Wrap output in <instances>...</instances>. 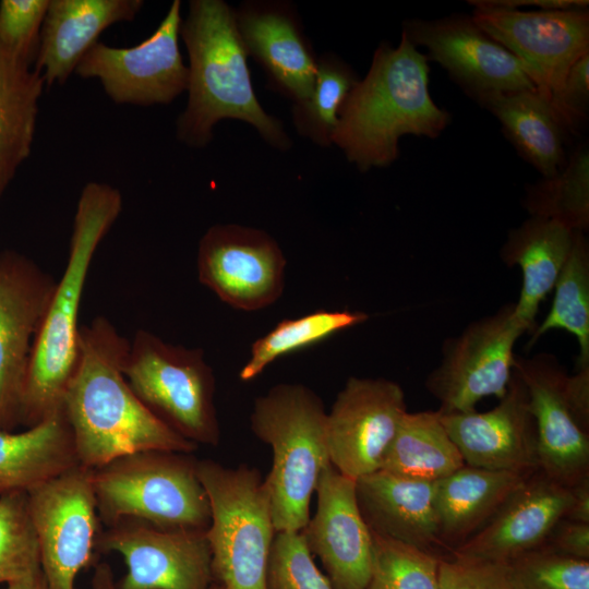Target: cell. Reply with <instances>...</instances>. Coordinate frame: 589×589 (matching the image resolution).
Listing matches in <instances>:
<instances>
[{
    "label": "cell",
    "instance_id": "42",
    "mask_svg": "<svg viewBox=\"0 0 589 589\" xmlns=\"http://www.w3.org/2000/svg\"><path fill=\"white\" fill-rule=\"evenodd\" d=\"M548 549L577 558H589V524L561 519L549 534Z\"/></svg>",
    "mask_w": 589,
    "mask_h": 589
},
{
    "label": "cell",
    "instance_id": "38",
    "mask_svg": "<svg viewBox=\"0 0 589 589\" xmlns=\"http://www.w3.org/2000/svg\"><path fill=\"white\" fill-rule=\"evenodd\" d=\"M266 589H335L315 565L302 532H276L266 569Z\"/></svg>",
    "mask_w": 589,
    "mask_h": 589
},
{
    "label": "cell",
    "instance_id": "6",
    "mask_svg": "<svg viewBox=\"0 0 589 589\" xmlns=\"http://www.w3.org/2000/svg\"><path fill=\"white\" fill-rule=\"evenodd\" d=\"M189 454L143 450L92 470L97 512L106 527L136 519L168 529L206 530L211 509Z\"/></svg>",
    "mask_w": 589,
    "mask_h": 589
},
{
    "label": "cell",
    "instance_id": "36",
    "mask_svg": "<svg viewBox=\"0 0 589 589\" xmlns=\"http://www.w3.org/2000/svg\"><path fill=\"white\" fill-rule=\"evenodd\" d=\"M40 568L39 548L27 493L0 496V584L21 579Z\"/></svg>",
    "mask_w": 589,
    "mask_h": 589
},
{
    "label": "cell",
    "instance_id": "16",
    "mask_svg": "<svg viewBox=\"0 0 589 589\" xmlns=\"http://www.w3.org/2000/svg\"><path fill=\"white\" fill-rule=\"evenodd\" d=\"M56 280L32 259L0 252V431L21 425V400L33 341Z\"/></svg>",
    "mask_w": 589,
    "mask_h": 589
},
{
    "label": "cell",
    "instance_id": "17",
    "mask_svg": "<svg viewBox=\"0 0 589 589\" xmlns=\"http://www.w3.org/2000/svg\"><path fill=\"white\" fill-rule=\"evenodd\" d=\"M406 412L396 382L349 377L326 417L333 467L353 480L380 470Z\"/></svg>",
    "mask_w": 589,
    "mask_h": 589
},
{
    "label": "cell",
    "instance_id": "43",
    "mask_svg": "<svg viewBox=\"0 0 589 589\" xmlns=\"http://www.w3.org/2000/svg\"><path fill=\"white\" fill-rule=\"evenodd\" d=\"M496 7L520 9L524 7L537 8V10H569L587 9V0H485Z\"/></svg>",
    "mask_w": 589,
    "mask_h": 589
},
{
    "label": "cell",
    "instance_id": "47",
    "mask_svg": "<svg viewBox=\"0 0 589 589\" xmlns=\"http://www.w3.org/2000/svg\"><path fill=\"white\" fill-rule=\"evenodd\" d=\"M208 589H224L219 584L211 585Z\"/></svg>",
    "mask_w": 589,
    "mask_h": 589
},
{
    "label": "cell",
    "instance_id": "37",
    "mask_svg": "<svg viewBox=\"0 0 589 589\" xmlns=\"http://www.w3.org/2000/svg\"><path fill=\"white\" fill-rule=\"evenodd\" d=\"M512 589H589V561L548 548L506 563Z\"/></svg>",
    "mask_w": 589,
    "mask_h": 589
},
{
    "label": "cell",
    "instance_id": "30",
    "mask_svg": "<svg viewBox=\"0 0 589 589\" xmlns=\"http://www.w3.org/2000/svg\"><path fill=\"white\" fill-rule=\"evenodd\" d=\"M464 466V459L445 430L438 411H407L380 470L436 482Z\"/></svg>",
    "mask_w": 589,
    "mask_h": 589
},
{
    "label": "cell",
    "instance_id": "35",
    "mask_svg": "<svg viewBox=\"0 0 589 589\" xmlns=\"http://www.w3.org/2000/svg\"><path fill=\"white\" fill-rule=\"evenodd\" d=\"M373 558L366 589H438L440 558L428 550L372 532Z\"/></svg>",
    "mask_w": 589,
    "mask_h": 589
},
{
    "label": "cell",
    "instance_id": "3",
    "mask_svg": "<svg viewBox=\"0 0 589 589\" xmlns=\"http://www.w3.org/2000/svg\"><path fill=\"white\" fill-rule=\"evenodd\" d=\"M180 36L189 56L188 101L177 120V136L204 147L225 119L243 121L269 146L287 151L292 142L281 121L260 104L239 37L233 8L224 0H191Z\"/></svg>",
    "mask_w": 589,
    "mask_h": 589
},
{
    "label": "cell",
    "instance_id": "7",
    "mask_svg": "<svg viewBox=\"0 0 589 589\" xmlns=\"http://www.w3.org/2000/svg\"><path fill=\"white\" fill-rule=\"evenodd\" d=\"M211 521L205 531L214 577L224 589H266V569L276 534L269 494L260 472L245 465L196 461Z\"/></svg>",
    "mask_w": 589,
    "mask_h": 589
},
{
    "label": "cell",
    "instance_id": "28",
    "mask_svg": "<svg viewBox=\"0 0 589 589\" xmlns=\"http://www.w3.org/2000/svg\"><path fill=\"white\" fill-rule=\"evenodd\" d=\"M476 101L497 119L505 137L542 177L564 166L567 132L536 89L485 94Z\"/></svg>",
    "mask_w": 589,
    "mask_h": 589
},
{
    "label": "cell",
    "instance_id": "13",
    "mask_svg": "<svg viewBox=\"0 0 589 589\" xmlns=\"http://www.w3.org/2000/svg\"><path fill=\"white\" fill-rule=\"evenodd\" d=\"M181 22V2L175 0L148 38L129 48L97 41L75 72L97 79L117 104H169L188 85V67L179 49Z\"/></svg>",
    "mask_w": 589,
    "mask_h": 589
},
{
    "label": "cell",
    "instance_id": "20",
    "mask_svg": "<svg viewBox=\"0 0 589 589\" xmlns=\"http://www.w3.org/2000/svg\"><path fill=\"white\" fill-rule=\"evenodd\" d=\"M316 510L301 531L335 589H366L372 568L373 536L360 510L356 480L333 465L316 485Z\"/></svg>",
    "mask_w": 589,
    "mask_h": 589
},
{
    "label": "cell",
    "instance_id": "18",
    "mask_svg": "<svg viewBox=\"0 0 589 589\" xmlns=\"http://www.w3.org/2000/svg\"><path fill=\"white\" fill-rule=\"evenodd\" d=\"M401 34L417 48H426L428 60L441 64L473 100L485 94L536 89L518 59L471 15L408 20Z\"/></svg>",
    "mask_w": 589,
    "mask_h": 589
},
{
    "label": "cell",
    "instance_id": "46",
    "mask_svg": "<svg viewBox=\"0 0 589 589\" xmlns=\"http://www.w3.org/2000/svg\"><path fill=\"white\" fill-rule=\"evenodd\" d=\"M4 589H47V586L39 568L21 579L7 584Z\"/></svg>",
    "mask_w": 589,
    "mask_h": 589
},
{
    "label": "cell",
    "instance_id": "33",
    "mask_svg": "<svg viewBox=\"0 0 589 589\" xmlns=\"http://www.w3.org/2000/svg\"><path fill=\"white\" fill-rule=\"evenodd\" d=\"M522 207L530 216L555 220L574 231L589 226V149L580 144L564 166L526 189Z\"/></svg>",
    "mask_w": 589,
    "mask_h": 589
},
{
    "label": "cell",
    "instance_id": "5",
    "mask_svg": "<svg viewBox=\"0 0 589 589\" xmlns=\"http://www.w3.org/2000/svg\"><path fill=\"white\" fill-rule=\"evenodd\" d=\"M322 399L301 384H278L255 399L251 430L271 446L273 465L264 479L276 532L302 531L310 502L330 465Z\"/></svg>",
    "mask_w": 589,
    "mask_h": 589
},
{
    "label": "cell",
    "instance_id": "4",
    "mask_svg": "<svg viewBox=\"0 0 589 589\" xmlns=\"http://www.w3.org/2000/svg\"><path fill=\"white\" fill-rule=\"evenodd\" d=\"M121 209L118 189L101 182H88L82 189L68 261L33 341L21 400L25 429L62 409L79 359V313L89 266Z\"/></svg>",
    "mask_w": 589,
    "mask_h": 589
},
{
    "label": "cell",
    "instance_id": "12",
    "mask_svg": "<svg viewBox=\"0 0 589 589\" xmlns=\"http://www.w3.org/2000/svg\"><path fill=\"white\" fill-rule=\"evenodd\" d=\"M91 477L79 465L27 493L47 589H76L92 563L100 519Z\"/></svg>",
    "mask_w": 589,
    "mask_h": 589
},
{
    "label": "cell",
    "instance_id": "34",
    "mask_svg": "<svg viewBox=\"0 0 589 589\" xmlns=\"http://www.w3.org/2000/svg\"><path fill=\"white\" fill-rule=\"evenodd\" d=\"M368 317L360 311L316 310L297 318H285L253 342L250 359L240 370L239 377L251 381L276 359L318 344Z\"/></svg>",
    "mask_w": 589,
    "mask_h": 589
},
{
    "label": "cell",
    "instance_id": "41",
    "mask_svg": "<svg viewBox=\"0 0 589 589\" xmlns=\"http://www.w3.org/2000/svg\"><path fill=\"white\" fill-rule=\"evenodd\" d=\"M588 106L589 52L572 65L551 107L566 132L575 133L587 119Z\"/></svg>",
    "mask_w": 589,
    "mask_h": 589
},
{
    "label": "cell",
    "instance_id": "21",
    "mask_svg": "<svg viewBox=\"0 0 589 589\" xmlns=\"http://www.w3.org/2000/svg\"><path fill=\"white\" fill-rule=\"evenodd\" d=\"M438 413L465 465L490 470H539L536 424L525 384L515 370L506 394L493 409Z\"/></svg>",
    "mask_w": 589,
    "mask_h": 589
},
{
    "label": "cell",
    "instance_id": "24",
    "mask_svg": "<svg viewBox=\"0 0 589 589\" xmlns=\"http://www.w3.org/2000/svg\"><path fill=\"white\" fill-rule=\"evenodd\" d=\"M434 483L384 470L357 479L358 504L371 531L424 550L441 540Z\"/></svg>",
    "mask_w": 589,
    "mask_h": 589
},
{
    "label": "cell",
    "instance_id": "10",
    "mask_svg": "<svg viewBox=\"0 0 589 589\" xmlns=\"http://www.w3.org/2000/svg\"><path fill=\"white\" fill-rule=\"evenodd\" d=\"M514 370L525 384L537 432L539 470L572 486L589 476V402L556 358L516 357Z\"/></svg>",
    "mask_w": 589,
    "mask_h": 589
},
{
    "label": "cell",
    "instance_id": "27",
    "mask_svg": "<svg viewBox=\"0 0 589 589\" xmlns=\"http://www.w3.org/2000/svg\"><path fill=\"white\" fill-rule=\"evenodd\" d=\"M532 473L465 465L436 481L434 506L440 539L462 543L481 528Z\"/></svg>",
    "mask_w": 589,
    "mask_h": 589
},
{
    "label": "cell",
    "instance_id": "19",
    "mask_svg": "<svg viewBox=\"0 0 589 589\" xmlns=\"http://www.w3.org/2000/svg\"><path fill=\"white\" fill-rule=\"evenodd\" d=\"M233 11L244 50L264 71L269 89L292 104L308 98L318 56L294 4L287 0H245Z\"/></svg>",
    "mask_w": 589,
    "mask_h": 589
},
{
    "label": "cell",
    "instance_id": "14",
    "mask_svg": "<svg viewBox=\"0 0 589 589\" xmlns=\"http://www.w3.org/2000/svg\"><path fill=\"white\" fill-rule=\"evenodd\" d=\"M287 260L266 231L238 224H217L199 242L197 277L224 303L259 311L283 294Z\"/></svg>",
    "mask_w": 589,
    "mask_h": 589
},
{
    "label": "cell",
    "instance_id": "2",
    "mask_svg": "<svg viewBox=\"0 0 589 589\" xmlns=\"http://www.w3.org/2000/svg\"><path fill=\"white\" fill-rule=\"evenodd\" d=\"M428 58L401 34L393 47L381 43L369 71L347 97L333 145L359 171L392 165L405 135L436 139L450 122L433 100Z\"/></svg>",
    "mask_w": 589,
    "mask_h": 589
},
{
    "label": "cell",
    "instance_id": "32",
    "mask_svg": "<svg viewBox=\"0 0 589 589\" xmlns=\"http://www.w3.org/2000/svg\"><path fill=\"white\" fill-rule=\"evenodd\" d=\"M359 80L338 55L328 51L318 56L310 95L291 107L297 133L320 147L332 146L340 110Z\"/></svg>",
    "mask_w": 589,
    "mask_h": 589
},
{
    "label": "cell",
    "instance_id": "40",
    "mask_svg": "<svg viewBox=\"0 0 589 589\" xmlns=\"http://www.w3.org/2000/svg\"><path fill=\"white\" fill-rule=\"evenodd\" d=\"M438 589H512L507 564L455 555L440 560Z\"/></svg>",
    "mask_w": 589,
    "mask_h": 589
},
{
    "label": "cell",
    "instance_id": "31",
    "mask_svg": "<svg viewBox=\"0 0 589 589\" xmlns=\"http://www.w3.org/2000/svg\"><path fill=\"white\" fill-rule=\"evenodd\" d=\"M553 290L551 309L530 333L527 348L530 349L545 333L564 329L578 341L577 369L589 368V243L585 232L575 231Z\"/></svg>",
    "mask_w": 589,
    "mask_h": 589
},
{
    "label": "cell",
    "instance_id": "45",
    "mask_svg": "<svg viewBox=\"0 0 589 589\" xmlns=\"http://www.w3.org/2000/svg\"><path fill=\"white\" fill-rule=\"evenodd\" d=\"M92 589H118L108 564L100 563L96 566L92 579Z\"/></svg>",
    "mask_w": 589,
    "mask_h": 589
},
{
    "label": "cell",
    "instance_id": "44",
    "mask_svg": "<svg viewBox=\"0 0 589 589\" xmlns=\"http://www.w3.org/2000/svg\"><path fill=\"white\" fill-rule=\"evenodd\" d=\"M569 488L572 491V504L565 518L589 524V476Z\"/></svg>",
    "mask_w": 589,
    "mask_h": 589
},
{
    "label": "cell",
    "instance_id": "22",
    "mask_svg": "<svg viewBox=\"0 0 589 589\" xmlns=\"http://www.w3.org/2000/svg\"><path fill=\"white\" fill-rule=\"evenodd\" d=\"M570 504V488L537 470L454 555L507 563L540 548Z\"/></svg>",
    "mask_w": 589,
    "mask_h": 589
},
{
    "label": "cell",
    "instance_id": "8",
    "mask_svg": "<svg viewBox=\"0 0 589 589\" xmlns=\"http://www.w3.org/2000/svg\"><path fill=\"white\" fill-rule=\"evenodd\" d=\"M122 372L139 399L181 436L197 446L219 443L215 376L202 349L173 345L139 329Z\"/></svg>",
    "mask_w": 589,
    "mask_h": 589
},
{
    "label": "cell",
    "instance_id": "25",
    "mask_svg": "<svg viewBox=\"0 0 589 589\" xmlns=\"http://www.w3.org/2000/svg\"><path fill=\"white\" fill-rule=\"evenodd\" d=\"M575 231L544 217L529 216L512 229L501 248V260L521 271V288L514 314L526 332L536 327L541 302L553 290L572 248Z\"/></svg>",
    "mask_w": 589,
    "mask_h": 589
},
{
    "label": "cell",
    "instance_id": "11",
    "mask_svg": "<svg viewBox=\"0 0 589 589\" xmlns=\"http://www.w3.org/2000/svg\"><path fill=\"white\" fill-rule=\"evenodd\" d=\"M525 332L515 317L513 302L447 339L440 365L425 382L440 401L438 411L469 412L484 397L503 398L513 375L514 347Z\"/></svg>",
    "mask_w": 589,
    "mask_h": 589
},
{
    "label": "cell",
    "instance_id": "15",
    "mask_svg": "<svg viewBox=\"0 0 589 589\" xmlns=\"http://www.w3.org/2000/svg\"><path fill=\"white\" fill-rule=\"evenodd\" d=\"M205 531L122 519L99 532L96 550L124 560L118 589H208L214 575Z\"/></svg>",
    "mask_w": 589,
    "mask_h": 589
},
{
    "label": "cell",
    "instance_id": "9",
    "mask_svg": "<svg viewBox=\"0 0 589 589\" xmlns=\"http://www.w3.org/2000/svg\"><path fill=\"white\" fill-rule=\"evenodd\" d=\"M477 25L521 63L536 91L550 104L572 65L589 52V10L524 11L471 0Z\"/></svg>",
    "mask_w": 589,
    "mask_h": 589
},
{
    "label": "cell",
    "instance_id": "26",
    "mask_svg": "<svg viewBox=\"0 0 589 589\" xmlns=\"http://www.w3.org/2000/svg\"><path fill=\"white\" fill-rule=\"evenodd\" d=\"M79 465L62 409L22 432L0 431V496L28 493Z\"/></svg>",
    "mask_w": 589,
    "mask_h": 589
},
{
    "label": "cell",
    "instance_id": "39",
    "mask_svg": "<svg viewBox=\"0 0 589 589\" xmlns=\"http://www.w3.org/2000/svg\"><path fill=\"white\" fill-rule=\"evenodd\" d=\"M48 5L49 0H1L0 46L31 63Z\"/></svg>",
    "mask_w": 589,
    "mask_h": 589
},
{
    "label": "cell",
    "instance_id": "29",
    "mask_svg": "<svg viewBox=\"0 0 589 589\" xmlns=\"http://www.w3.org/2000/svg\"><path fill=\"white\" fill-rule=\"evenodd\" d=\"M44 85L29 62L0 46V197L31 154Z\"/></svg>",
    "mask_w": 589,
    "mask_h": 589
},
{
    "label": "cell",
    "instance_id": "23",
    "mask_svg": "<svg viewBox=\"0 0 589 589\" xmlns=\"http://www.w3.org/2000/svg\"><path fill=\"white\" fill-rule=\"evenodd\" d=\"M142 0H49L34 70L45 84H63L109 26L132 21Z\"/></svg>",
    "mask_w": 589,
    "mask_h": 589
},
{
    "label": "cell",
    "instance_id": "1",
    "mask_svg": "<svg viewBox=\"0 0 589 589\" xmlns=\"http://www.w3.org/2000/svg\"><path fill=\"white\" fill-rule=\"evenodd\" d=\"M129 346L130 340L104 316L80 328L79 359L62 411L84 468L93 470L143 450L191 454L197 448L132 390L122 372Z\"/></svg>",
    "mask_w": 589,
    "mask_h": 589
}]
</instances>
